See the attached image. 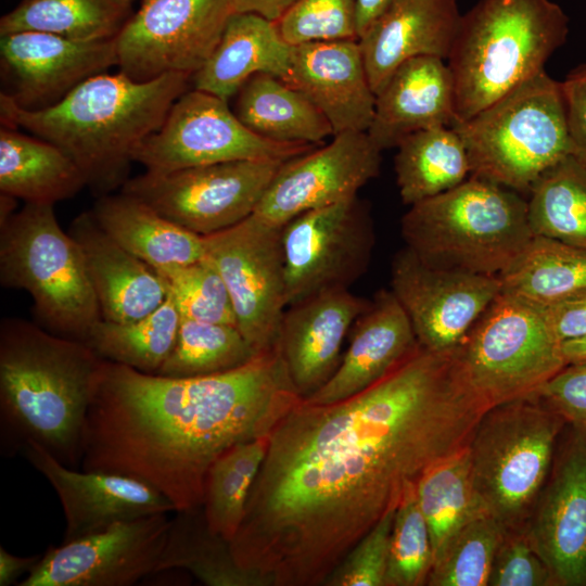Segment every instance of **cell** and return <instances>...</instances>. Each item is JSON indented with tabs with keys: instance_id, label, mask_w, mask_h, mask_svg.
Listing matches in <instances>:
<instances>
[{
	"instance_id": "cell-1",
	"label": "cell",
	"mask_w": 586,
	"mask_h": 586,
	"mask_svg": "<svg viewBox=\"0 0 586 586\" xmlns=\"http://www.w3.org/2000/svg\"><path fill=\"white\" fill-rule=\"evenodd\" d=\"M489 407L451 351L421 345L364 391L303 398L272 430L230 540L263 586H320L353 546L437 461L464 448Z\"/></svg>"
},
{
	"instance_id": "cell-2",
	"label": "cell",
	"mask_w": 586,
	"mask_h": 586,
	"mask_svg": "<svg viewBox=\"0 0 586 586\" xmlns=\"http://www.w3.org/2000/svg\"><path fill=\"white\" fill-rule=\"evenodd\" d=\"M302 398L278 345L232 370L192 378L104 359L80 469L140 480L176 511L200 509L212 463L237 444L269 436Z\"/></svg>"
},
{
	"instance_id": "cell-3",
	"label": "cell",
	"mask_w": 586,
	"mask_h": 586,
	"mask_svg": "<svg viewBox=\"0 0 586 586\" xmlns=\"http://www.w3.org/2000/svg\"><path fill=\"white\" fill-rule=\"evenodd\" d=\"M190 82L191 76L182 73L148 81H136L120 72L102 73L56 104L33 111L1 92V126L21 127L58 146L100 198L124 187L136 150L161 127Z\"/></svg>"
},
{
	"instance_id": "cell-4",
	"label": "cell",
	"mask_w": 586,
	"mask_h": 586,
	"mask_svg": "<svg viewBox=\"0 0 586 586\" xmlns=\"http://www.w3.org/2000/svg\"><path fill=\"white\" fill-rule=\"evenodd\" d=\"M85 342L25 319L0 323V445L15 456L30 443L80 469L86 418L103 362Z\"/></svg>"
},
{
	"instance_id": "cell-5",
	"label": "cell",
	"mask_w": 586,
	"mask_h": 586,
	"mask_svg": "<svg viewBox=\"0 0 586 586\" xmlns=\"http://www.w3.org/2000/svg\"><path fill=\"white\" fill-rule=\"evenodd\" d=\"M569 17L552 0H480L461 15L447 58L457 123L545 71L566 40Z\"/></svg>"
},
{
	"instance_id": "cell-6",
	"label": "cell",
	"mask_w": 586,
	"mask_h": 586,
	"mask_svg": "<svg viewBox=\"0 0 586 586\" xmlns=\"http://www.w3.org/2000/svg\"><path fill=\"white\" fill-rule=\"evenodd\" d=\"M400 231L405 246L431 266L497 277L534 237L526 198L474 176L409 206Z\"/></svg>"
},
{
	"instance_id": "cell-7",
	"label": "cell",
	"mask_w": 586,
	"mask_h": 586,
	"mask_svg": "<svg viewBox=\"0 0 586 586\" xmlns=\"http://www.w3.org/2000/svg\"><path fill=\"white\" fill-rule=\"evenodd\" d=\"M471 175L527 196L538 178L572 155L561 82L545 71L454 126Z\"/></svg>"
},
{
	"instance_id": "cell-8",
	"label": "cell",
	"mask_w": 586,
	"mask_h": 586,
	"mask_svg": "<svg viewBox=\"0 0 586 586\" xmlns=\"http://www.w3.org/2000/svg\"><path fill=\"white\" fill-rule=\"evenodd\" d=\"M0 283L26 291L41 327L85 342L102 319L78 243L54 204L25 203L0 224Z\"/></svg>"
},
{
	"instance_id": "cell-9",
	"label": "cell",
	"mask_w": 586,
	"mask_h": 586,
	"mask_svg": "<svg viewBox=\"0 0 586 586\" xmlns=\"http://www.w3.org/2000/svg\"><path fill=\"white\" fill-rule=\"evenodd\" d=\"M565 420L536 395L489 408L468 444L475 488L506 530L525 526L549 477Z\"/></svg>"
},
{
	"instance_id": "cell-10",
	"label": "cell",
	"mask_w": 586,
	"mask_h": 586,
	"mask_svg": "<svg viewBox=\"0 0 586 586\" xmlns=\"http://www.w3.org/2000/svg\"><path fill=\"white\" fill-rule=\"evenodd\" d=\"M451 353L463 383L489 408L534 395L566 365L544 307L502 291Z\"/></svg>"
},
{
	"instance_id": "cell-11",
	"label": "cell",
	"mask_w": 586,
	"mask_h": 586,
	"mask_svg": "<svg viewBox=\"0 0 586 586\" xmlns=\"http://www.w3.org/2000/svg\"><path fill=\"white\" fill-rule=\"evenodd\" d=\"M313 149L255 133L228 101L193 88L174 102L161 127L138 146L133 162L148 173L166 174L233 161H288Z\"/></svg>"
},
{
	"instance_id": "cell-12",
	"label": "cell",
	"mask_w": 586,
	"mask_h": 586,
	"mask_svg": "<svg viewBox=\"0 0 586 586\" xmlns=\"http://www.w3.org/2000/svg\"><path fill=\"white\" fill-rule=\"evenodd\" d=\"M284 162L245 160L166 174L145 171L129 178L120 191L205 237L252 215Z\"/></svg>"
},
{
	"instance_id": "cell-13",
	"label": "cell",
	"mask_w": 586,
	"mask_h": 586,
	"mask_svg": "<svg viewBox=\"0 0 586 586\" xmlns=\"http://www.w3.org/2000/svg\"><path fill=\"white\" fill-rule=\"evenodd\" d=\"M372 218L357 195L307 211L281 228L286 305L349 289L369 268Z\"/></svg>"
},
{
	"instance_id": "cell-14",
	"label": "cell",
	"mask_w": 586,
	"mask_h": 586,
	"mask_svg": "<svg viewBox=\"0 0 586 586\" xmlns=\"http://www.w3.org/2000/svg\"><path fill=\"white\" fill-rule=\"evenodd\" d=\"M281 228L252 214L203 237L204 256L224 279L237 328L256 354L277 346L288 307Z\"/></svg>"
},
{
	"instance_id": "cell-15",
	"label": "cell",
	"mask_w": 586,
	"mask_h": 586,
	"mask_svg": "<svg viewBox=\"0 0 586 586\" xmlns=\"http://www.w3.org/2000/svg\"><path fill=\"white\" fill-rule=\"evenodd\" d=\"M235 0H141L115 38L119 72L136 81L192 76L211 56Z\"/></svg>"
},
{
	"instance_id": "cell-16",
	"label": "cell",
	"mask_w": 586,
	"mask_h": 586,
	"mask_svg": "<svg viewBox=\"0 0 586 586\" xmlns=\"http://www.w3.org/2000/svg\"><path fill=\"white\" fill-rule=\"evenodd\" d=\"M391 291L418 343L431 352L448 353L501 292V282L497 276L431 266L405 246L392 260Z\"/></svg>"
},
{
	"instance_id": "cell-17",
	"label": "cell",
	"mask_w": 586,
	"mask_h": 586,
	"mask_svg": "<svg viewBox=\"0 0 586 586\" xmlns=\"http://www.w3.org/2000/svg\"><path fill=\"white\" fill-rule=\"evenodd\" d=\"M170 524L157 513L49 546L18 586H129L155 574Z\"/></svg>"
},
{
	"instance_id": "cell-18",
	"label": "cell",
	"mask_w": 586,
	"mask_h": 586,
	"mask_svg": "<svg viewBox=\"0 0 586 586\" xmlns=\"http://www.w3.org/2000/svg\"><path fill=\"white\" fill-rule=\"evenodd\" d=\"M524 533L556 586H586V432L564 428Z\"/></svg>"
},
{
	"instance_id": "cell-19",
	"label": "cell",
	"mask_w": 586,
	"mask_h": 586,
	"mask_svg": "<svg viewBox=\"0 0 586 586\" xmlns=\"http://www.w3.org/2000/svg\"><path fill=\"white\" fill-rule=\"evenodd\" d=\"M381 153L367 132L334 135L330 143L284 162L253 214L282 227L307 211L355 196L379 175Z\"/></svg>"
},
{
	"instance_id": "cell-20",
	"label": "cell",
	"mask_w": 586,
	"mask_h": 586,
	"mask_svg": "<svg viewBox=\"0 0 586 586\" xmlns=\"http://www.w3.org/2000/svg\"><path fill=\"white\" fill-rule=\"evenodd\" d=\"M1 73L7 94L25 110H42L76 87L118 65L114 39L79 41L41 31L0 35Z\"/></svg>"
},
{
	"instance_id": "cell-21",
	"label": "cell",
	"mask_w": 586,
	"mask_h": 586,
	"mask_svg": "<svg viewBox=\"0 0 586 586\" xmlns=\"http://www.w3.org/2000/svg\"><path fill=\"white\" fill-rule=\"evenodd\" d=\"M55 491L65 518L63 542H71L115 524L176 511L153 486L120 474L66 467L36 443L22 451Z\"/></svg>"
},
{
	"instance_id": "cell-22",
	"label": "cell",
	"mask_w": 586,
	"mask_h": 586,
	"mask_svg": "<svg viewBox=\"0 0 586 586\" xmlns=\"http://www.w3.org/2000/svg\"><path fill=\"white\" fill-rule=\"evenodd\" d=\"M369 302L349 289H339L286 307L277 345L303 398L333 374L342 358L344 339Z\"/></svg>"
},
{
	"instance_id": "cell-23",
	"label": "cell",
	"mask_w": 586,
	"mask_h": 586,
	"mask_svg": "<svg viewBox=\"0 0 586 586\" xmlns=\"http://www.w3.org/2000/svg\"><path fill=\"white\" fill-rule=\"evenodd\" d=\"M286 84L329 120L334 135L367 132L375 104L359 41H314L292 46Z\"/></svg>"
},
{
	"instance_id": "cell-24",
	"label": "cell",
	"mask_w": 586,
	"mask_h": 586,
	"mask_svg": "<svg viewBox=\"0 0 586 586\" xmlns=\"http://www.w3.org/2000/svg\"><path fill=\"white\" fill-rule=\"evenodd\" d=\"M349 344L330 379L303 398L326 405L351 397L371 386L418 347L412 324L391 290H380L349 332Z\"/></svg>"
},
{
	"instance_id": "cell-25",
	"label": "cell",
	"mask_w": 586,
	"mask_h": 586,
	"mask_svg": "<svg viewBox=\"0 0 586 586\" xmlns=\"http://www.w3.org/2000/svg\"><path fill=\"white\" fill-rule=\"evenodd\" d=\"M456 123V88L448 64L423 55L402 63L375 94L367 133L383 151L417 131Z\"/></svg>"
},
{
	"instance_id": "cell-26",
	"label": "cell",
	"mask_w": 586,
	"mask_h": 586,
	"mask_svg": "<svg viewBox=\"0 0 586 586\" xmlns=\"http://www.w3.org/2000/svg\"><path fill=\"white\" fill-rule=\"evenodd\" d=\"M461 15L457 0H394L358 39L373 92L409 59L447 60Z\"/></svg>"
},
{
	"instance_id": "cell-27",
	"label": "cell",
	"mask_w": 586,
	"mask_h": 586,
	"mask_svg": "<svg viewBox=\"0 0 586 586\" xmlns=\"http://www.w3.org/2000/svg\"><path fill=\"white\" fill-rule=\"evenodd\" d=\"M68 233L81 250L102 319L131 322L165 302L167 288L162 276L116 243L91 211L76 216Z\"/></svg>"
},
{
	"instance_id": "cell-28",
	"label": "cell",
	"mask_w": 586,
	"mask_h": 586,
	"mask_svg": "<svg viewBox=\"0 0 586 586\" xmlns=\"http://www.w3.org/2000/svg\"><path fill=\"white\" fill-rule=\"evenodd\" d=\"M291 49L275 22L256 13H234L211 56L191 76L192 86L228 101L255 74L285 81Z\"/></svg>"
},
{
	"instance_id": "cell-29",
	"label": "cell",
	"mask_w": 586,
	"mask_h": 586,
	"mask_svg": "<svg viewBox=\"0 0 586 586\" xmlns=\"http://www.w3.org/2000/svg\"><path fill=\"white\" fill-rule=\"evenodd\" d=\"M91 212L116 243L155 270L189 265L205 255L202 235L122 191L97 198Z\"/></svg>"
},
{
	"instance_id": "cell-30",
	"label": "cell",
	"mask_w": 586,
	"mask_h": 586,
	"mask_svg": "<svg viewBox=\"0 0 586 586\" xmlns=\"http://www.w3.org/2000/svg\"><path fill=\"white\" fill-rule=\"evenodd\" d=\"M87 187L78 166L62 150L16 128L0 129V192L25 203L55 204Z\"/></svg>"
},
{
	"instance_id": "cell-31",
	"label": "cell",
	"mask_w": 586,
	"mask_h": 586,
	"mask_svg": "<svg viewBox=\"0 0 586 586\" xmlns=\"http://www.w3.org/2000/svg\"><path fill=\"white\" fill-rule=\"evenodd\" d=\"M237 93L234 114L264 138L315 145L334 136L326 116L302 92L276 76L255 74Z\"/></svg>"
},
{
	"instance_id": "cell-32",
	"label": "cell",
	"mask_w": 586,
	"mask_h": 586,
	"mask_svg": "<svg viewBox=\"0 0 586 586\" xmlns=\"http://www.w3.org/2000/svg\"><path fill=\"white\" fill-rule=\"evenodd\" d=\"M396 148V183L408 206L450 190L471 175L464 142L454 127L417 131Z\"/></svg>"
},
{
	"instance_id": "cell-33",
	"label": "cell",
	"mask_w": 586,
	"mask_h": 586,
	"mask_svg": "<svg viewBox=\"0 0 586 586\" xmlns=\"http://www.w3.org/2000/svg\"><path fill=\"white\" fill-rule=\"evenodd\" d=\"M131 0H22L0 20V35L41 31L73 40L114 39L133 14Z\"/></svg>"
},
{
	"instance_id": "cell-34",
	"label": "cell",
	"mask_w": 586,
	"mask_h": 586,
	"mask_svg": "<svg viewBox=\"0 0 586 586\" xmlns=\"http://www.w3.org/2000/svg\"><path fill=\"white\" fill-rule=\"evenodd\" d=\"M416 494L429 526L434 561L460 528L489 514L474 485L468 445L431 466L418 480Z\"/></svg>"
},
{
	"instance_id": "cell-35",
	"label": "cell",
	"mask_w": 586,
	"mask_h": 586,
	"mask_svg": "<svg viewBox=\"0 0 586 586\" xmlns=\"http://www.w3.org/2000/svg\"><path fill=\"white\" fill-rule=\"evenodd\" d=\"M498 277L502 292L547 306L586 289V250L534 235Z\"/></svg>"
},
{
	"instance_id": "cell-36",
	"label": "cell",
	"mask_w": 586,
	"mask_h": 586,
	"mask_svg": "<svg viewBox=\"0 0 586 586\" xmlns=\"http://www.w3.org/2000/svg\"><path fill=\"white\" fill-rule=\"evenodd\" d=\"M175 512L155 573L183 569L208 586H263L237 563L230 542L208 528L203 508Z\"/></svg>"
},
{
	"instance_id": "cell-37",
	"label": "cell",
	"mask_w": 586,
	"mask_h": 586,
	"mask_svg": "<svg viewBox=\"0 0 586 586\" xmlns=\"http://www.w3.org/2000/svg\"><path fill=\"white\" fill-rule=\"evenodd\" d=\"M526 200L534 235L586 250V165L564 157L538 178Z\"/></svg>"
},
{
	"instance_id": "cell-38",
	"label": "cell",
	"mask_w": 586,
	"mask_h": 586,
	"mask_svg": "<svg viewBox=\"0 0 586 586\" xmlns=\"http://www.w3.org/2000/svg\"><path fill=\"white\" fill-rule=\"evenodd\" d=\"M181 316L173 298L131 322L100 319L85 343L101 358L138 371L156 374L176 343Z\"/></svg>"
},
{
	"instance_id": "cell-39",
	"label": "cell",
	"mask_w": 586,
	"mask_h": 586,
	"mask_svg": "<svg viewBox=\"0 0 586 586\" xmlns=\"http://www.w3.org/2000/svg\"><path fill=\"white\" fill-rule=\"evenodd\" d=\"M269 436L232 446L212 463L206 473L202 507L204 517L208 528L229 542L244 517L249 494L264 461Z\"/></svg>"
},
{
	"instance_id": "cell-40",
	"label": "cell",
	"mask_w": 586,
	"mask_h": 586,
	"mask_svg": "<svg viewBox=\"0 0 586 586\" xmlns=\"http://www.w3.org/2000/svg\"><path fill=\"white\" fill-rule=\"evenodd\" d=\"M255 355L237 327L181 318L174 348L156 374L170 378L217 374L246 364Z\"/></svg>"
},
{
	"instance_id": "cell-41",
	"label": "cell",
	"mask_w": 586,
	"mask_h": 586,
	"mask_svg": "<svg viewBox=\"0 0 586 586\" xmlns=\"http://www.w3.org/2000/svg\"><path fill=\"white\" fill-rule=\"evenodd\" d=\"M506 528L491 514L460 528L436 558L426 585L488 586L496 551Z\"/></svg>"
},
{
	"instance_id": "cell-42",
	"label": "cell",
	"mask_w": 586,
	"mask_h": 586,
	"mask_svg": "<svg viewBox=\"0 0 586 586\" xmlns=\"http://www.w3.org/2000/svg\"><path fill=\"white\" fill-rule=\"evenodd\" d=\"M156 271L164 279L167 294L181 318L237 327L226 283L205 256L189 265Z\"/></svg>"
},
{
	"instance_id": "cell-43",
	"label": "cell",
	"mask_w": 586,
	"mask_h": 586,
	"mask_svg": "<svg viewBox=\"0 0 586 586\" xmlns=\"http://www.w3.org/2000/svg\"><path fill=\"white\" fill-rule=\"evenodd\" d=\"M433 562L431 535L415 484L395 511L385 586L426 585Z\"/></svg>"
},
{
	"instance_id": "cell-44",
	"label": "cell",
	"mask_w": 586,
	"mask_h": 586,
	"mask_svg": "<svg viewBox=\"0 0 586 586\" xmlns=\"http://www.w3.org/2000/svg\"><path fill=\"white\" fill-rule=\"evenodd\" d=\"M358 0H296L275 22L291 46L343 39L358 40Z\"/></svg>"
},
{
	"instance_id": "cell-45",
	"label": "cell",
	"mask_w": 586,
	"mask_h": 586,
	"mask_svg": "<svg viewBox=\"0 0 586 586\" xmlns=\"http://www.w3.org/2000/svg\"><path fill=\"white\" fill-rule=\"evenodd\" d=\"M395 511L383 515L334 569L327 586H385Z\"/></svg>"
},
{
	"instance_id": "cell-46",
	"label": "cell",
	"mask_w": 586,
	"mask_h": 586,
	"mask_svg": "<svg viewBox=\"0 0 586 586\" xmlns=\"http://www.w3.org/2000/svg\"><path fill=\"white\" fill-rule=\"evenodd\" d=\"M488 586H556L524 530H506L496 551Z\"/></svg>"
},
{
	"instance_id": "cell-47",
	"label": "cell",
	"mask_w": 586,
	"mask_h": 586,
	"mask_svg": "<svg viewBox=\"0 0 586 586\" xmlns=\"http://www.w3.org/2000/svg\"><path fill=\"white\" fill-rule=\"evenodd\" d=\"M534 395L566 424L586 432V360L566 364Z\"/></svg>"
},
{
	"instance_id": "cell-48",
	"label": "cell",
	"mask_w": 586,
	"mask_h": 586,
	"mask_svg": "<svg viewBox=\"0 0 586 586\" xmlns=\"http://www.w3.org/2000/svg\"><path fill=\"white\" fill-rule=\"evenodd\" d=\"M572 155L586 165V63L561 81Z\"/></svg>"
},
{
	"instance_id": "cell-49",
	"label": "cell",
	"mask_w": 586,
	"mask_h": 586,
	"mask_svg": "<svg viewBox=\"0 0 586 586\" xmlns=\"http://www.w3.org/2000/svg\"><path fill=\"white\" fill-rule=\"evenodd\" d=\"M543 307L562 343L586 335V289Z\"/></svg>"
},
{
	"instance_id": "cell-50",
	"label": "cell",
	"mask_w": 586,
	"mask_h": 586,
	"mask_svg": "<svg viewBox=\"0 0 586 586\" xmlns=\"http://www.w3.org/2000/svg\"><path fill=\"white\" fill-rule=\"evenodd\" d=\"M41 555L18 557L0 546V586L17 585L20 577L28 574Z\"/></svg>"
},
{
	"instance_id": "cell-51",
	"label": "cell",
	"mask_w": 586,
	"mask_h": 586,
	"mask_svg": "<svg viewBox=\"0 0 586 586\" xmlns=\"http://www.w3.org/2000/svg\"><path fill=\"white\" fill-rule=\"evenodd\" d=\"M296 0H235V13H256L277 22Z\"/></svg>"
},
{
	"instance_id": "cell-52",
	"label": "cell",
	"mask_w": 586,
	"mask_h": 586,
	"mask_svg": "<svg viewBox=\"0 0 586 586\" xmlns=\"http://www.w3.org/2000/svg\"><path fill=\"white\" fill-rule=\"evenodd\" d=\"M394 0H358L357 31L358 39Z\"/></svg>"
},
{
	"instance_id": "cell-53",
	"label": "cell",
	"mask_w": 586,
	"mask_h": 586,
	"mask_svg": "<svg viewBox=\"0 0 586 586\" xmlns=\"http://www.w3.org/2000/svg\"><path fill=\"white\" fill-rule=\"evenodd\" d=\"M562 353L566 364L586 360V335L562 343Z\"/></svg>"
},
{
	"instance_id": "cell-54",
	"label": "cell",
	"mask_w": 586,
	"mask_h": 586,
	"mask_svg": "<svg viewBox=\"0 0 586 586\" xmlns=\"http://www.w3.org/2000/svg\"><path fill=\"white\" fill-rule=\"evenodd\" d=\"M131 1H133V0H131Z\"/></svg>"
}]
</instances>
